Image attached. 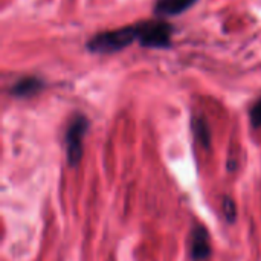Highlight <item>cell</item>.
<instances>
[{
    "mask_svg": "<svg viewBox=\"0 0 261 261\" xmlns=\"http://www.w3.org/2000/svg\"><path fill=\"white\" fill-rule=\"evenodd\" d=\"M41 89H43L41 80H38L35 76H28V78L17 81L14 84V87L11 89V93L15 96H31V95H35L37 92H40Z\"/></svg>",
    "mask_w": 261,
    "mask_h": 261,
    "instance_id": "6",
    "label": "cell"
},
{
    "mask_svg": "<svg viewBox=\"0 0 261 261\" xmlns=\"http://www.w3.org/2000/svg\"><path fill=\"white\" fill-rule=\"evenodd\" d=\"M197 0H158L154 11L159 15H176L191 8Z\"/></svg>",
    "mask_w": 261,
    "mask_h": 261,
    "instance_id": "5",
    "label": "cell"
},
{
    "mask_svg": "<svg viewBox=\"0 0 261 261\" xmlns=\"http://www.w3.org/2000/svg\"><path fill=\"white\" fill-rule=\"evenodd\" d=\"M138 41L147 47H168L171 43L173 28L165 21H144L136 24Z\"/></svg>",
    "mask_w": 261,
    "mask_h": 261,
    "instance_id": "2",
    "label": "cell"
},
{
    "mask_svg": "<svg viewBox=\"0 0 261 261\" xmlns=\"http://www.w3.org/2000/svg\"><path fill=\"white\" fill-rule=\"evenodd\" d=\"M251 122L254 127H261V99H258L251 109Z\"/></svg>",
    "mask_w": 261,
    "mask_h": 261,
    "instance_id": "9",
    "label": "cell"
},
{
    "mask_svg": "<svg viewBox=\"0 0 261 261\" xmlns=\"http://www.w3.org/2000/svg\"><path fill=\"white\" fill-rule=\"evenodd\" d=\"M194 132H196V136H197L199 142L203 147L208 148L211 145V133H210V127L205 122V119H202V118H197L196 119V122H194Z\"/></svg>",
    "mask_w": 261,
    "mask_h": 261,
    "instance_id": "7",
    "label": "cell"
},
{
    "mask_svg": "<svg viewBox=\"0 0 261 261\" xmlns=\"http://www.w3.org/2000/svg\"><path fill=\"white\" fill-rule=\"evenodd\" d=\"M135 40H138L136 26H125V28H118L113 31L96 34L89 41L87 47L96 54H112V52L127 47Z\"/></svg>",
    "mask_w": 261,
    "mask_h": 261,
    "instance_id": "1",
    "label": "cell"
},
{
    "mask_svg": "<svg viewBox=\"0 0 261 261\" xmlns=\"http://www.w3.org/2000/svg\"><path fill=\"white\" fill-rule=\"evenodd\" d=\"M87 127H89L87 118L83 115H78L73 118V121L70 122L66 132L64 144H66L67 161L70 165H76L83 158V138L87 132Z\"/></svg>",
    "mask_w": 261,
    "mask_h": 261,
    "instance_id": "3",
    "label": "cell"
},
{
    "mask_svg": "<svg viewBox=\"0 0 261 261\" xmlns=\"http://www.w3.org/2000/svg\"><path fill=\"white\" fill-rule=\"evenodd\" d=\"M211 255L210 234L203 226H196L191 234V258L194 261H205Z\"/></svg>",
    "mask_w": 261,
    "mask_h": 261,
    "instance_id": "4",
    "label": "cell"
},
{
    "mask_svg": "<svg viewBox=\"0 0 261 261\" xmlns=\"http://www.w3.org/2000/svg\"><path fill=\"white\" fill-rule=\"evenodd\" d=\"M222 211H223V216L226 217V220L229 222V223H232L234 220H236V203H234V200L232 199H229V197H225V200H223V203H222Z\"/></svg>",
    "mask_w": 261,
    "mask_h": 261,
    "instance_id": "8",
    "label": "cell"
}]
</instances>
